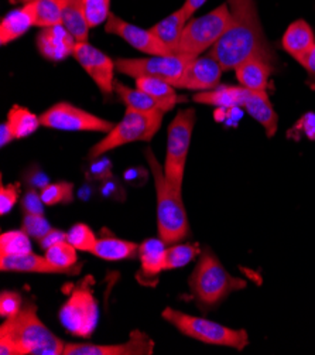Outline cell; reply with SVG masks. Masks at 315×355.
Returning <instances> with one entry per match:
<instances>
[{
	"mask_svg": "<svg viewBox=\"0 0 315 355\" xmlns=\"http://www.w3.org/2000/svg\"><path fill=\"white\" fill-rule=\"evenodd\" d=\"M65 343L40 320L37 306L27 302L21 310L0 327L2 355H60Z\"/></svg>",
	"mask_w": 315,
	"mask_h": 355,
	"instance_id": "2",
	"label": "cell"
},
{
	"mask_svg": "<svg viewBox=\"0 0 315 355\" xmlns=\"http://www.w3.org/2000/svg\"><path fill=\"white\" fill-rule=\"evenodd\" d=\"M249 89L240 87H231V85H219L209 91L197 92L192 99L198 103L204 105H213L218 106L222 110H235L239 106H243L246 101Z\"/></svg>",
	"mask_w": 315,
	"mask_h": 355,
	"instance_id": "20",
	"label": "cell"
},
{
	"mask_svg": "<svg viewBox=\"0 0 315 355\" xmlns=\"http://www.w3.org/2000/svg\"><path fill=\"white\" fill-rule=\"evenodd\" d=\"M42 126L66 132H102L109 133L114 123L87 112L69 102H58L40 115Z\"/></svg>",
	"mask_w": 315,
	"mask_h": 355,
	"instance_id": "11",
	"label": "cell"
},
{
	"mask_svg": "<svg viewBox=\"0 0 315 355\" xmlns=\"http://www.w3.org/2000/svg\"><path fill=\"white\" fill-rule=\"evenodd\" d=\"M229 23L231 10L228 3L191 20L183 31L177 54L198 57L208 49H213L229 27Z\"/></svg>",
	"mask_w": 315,
	"mask_h": 355,
	"instance_id": "8",
	"label": "cell"
},
{
	"mask_svg": "<svg viewBox=\"0 0 315 355\" xmlns=\"http://www.w3.org/2000/svg\"><path fill=\"white\" fill-rule=\"evenodd\" d=\"M242 108L246 110L248 114L264 128L269 137H273L276 135L278 126V116L266 91H249L248 98L244 101Z\"/></svg>",
	"mask_w": 315,
	"mask_h": 355,
	"instance_id": "19",
	"label": "cell"
},
{
	"mask_svg": "<svg viewBox=\"0 0 315 355\" xmlns=\"http://www.w3.org/2000/svg\"><path fill=\"white\" fill-rule=\"evenodd\" d=\"M92 254L103 261H123L132 259L138 255V245L130 241L119 239V238H100L96 242L95 250Z\"/></svg>",
	"mask_w": 315,
	"mask_h": 355,
	"instance_id": "26",
	"label": "cell"
},
{
	"mask_svg": "<svg viewBox=\"0 0 315 355\" xmlns=\"http://www.w3.org/2000/svg\"><path fill=\"white\" fill-rule=\"evenodd\" d=\"M20 196V183L2 186L0 189V214L6 216L13 209Z\"/></svg>",
	"mask_w": 315,
	"mask_h": 355,
	"instance_id": "39",
	"label": "cell"
},
{
	"mask_svg": "<svg viewBox=\"0 0 315 355\" xmlns=\"http://www.w3.org/2000/svg\"><path fill=\"white\" fill-rule=\"evenodd\" d=\"M66 241L71 243L78 251L91 252L95 250L98 238L92 230L85 224H75L66 232Z\"/></svg>",
	"mask_w": 315,
	"mask_h": 355,
	"instance_id": "35",
	"label": "cell"
},
{
	"mask_svg": "<svg viewBox=\"0 0 315 355\" xmlns=\"http://www.w3.org/2000/svg\"><path fill=\"white\" fill-rule=\"evenodd\" d=\"M0 269L3 272H24V273H47V275L65 273L60 268L54 266L46 257L43 258L33 252L26 255H17V257H0Z\"/></svg>",
	"mask_w": 315,
	"mask_h": 355,
	"instance_id": "21",
	"label": "cell"
},
{
	"mask_svg": "<svg viewBox=\"0 0 315 355\" xmlns=\"http://www.w3.org/2000/svg\"><path fill=\"white\" fill-rule=\"evenodd\" d=\"M21 2H24V3H30V2H33V0H21Z\"/></svg>",
	"mask_w": 315,
	"mask_h": 355,
	"instance_id": "47",
	"label": "cell"
},
{
	"mask_svg": "<svg viewBox=\"0 0 315 355\" xmlns=\"http://www.w3.org/2000/svg\"><path fill=\"white\" fill-rule=\"evenodd\" d=\"M195 126V111L192 108L180 111L168 126L167 152L164 174L174 190L181 193L186 162L191 145L192 130Z\"/></svg>",
	"mask_w": 315,
	"mask_h": 355,
	"instance_id": "7",
	"label": "cell"
},
{
	"mask_svg": "<svg viewBox=\"0 0 315 355\" xmlns=\"http://www.w3.org/2000/svg\"><path fill=\"white\" fill-rule=\"evenodd\" d=\"M205 2H206V0H186L184 5L181 6V9L184 10L187 17L190 19Z\"/></svg>",
	"mask_w": 315,
	"mask_h": 355,
	"instance_id": "45",
	"label": "cell"
},
{
	"mask_svg": "<svg viewBox=\"0 0 315 355\" xmlns=\"http://www.w3.org/2000/svg\"><path fill=\"white\" fill-rule=\"evenodd\" d=\"M222 73L224 68L217 58L209 54L205 57L198 55L188 64L179 88L195 92L209 91L218 87Z\"/></svg>",
	"mask_w": 315,
	"mask_h": 355,
	"instance_id": "15",
	"label": "cell"
},
{
	"mask_svg": "<svg viewBox=\"0 0 315 355\" xmlns=\"http://www.w3.org/2000/svg\"><path fill=\"white\" fill-rule=\"evenodd\" d=\"M75 44V39L62 24L43 28L37 35V49L50 61H61L73 55Z\"/></svg>",
	"mask_w": 315,
	"mask_h": 355,
	"instance_id": "16",
	"label": "cell"
},
{
	"mask_svg": "<svg viewBox=\"0 0 315 355\" xmlns=\"http://www.w3.org/2000/svg\"><path fill=\"white\" fill-rule=\"evenodd\" d=\"M154 341L140 330H133L123 344L96 345L89 343L65 344L64 355H152Z\"/></svg>",
	"mask_w": 315,
	"mask_h": 355,
	"instance_id": "13",
	"label": "cell"
},
{
	"mask_svg": "<svg viewBox=\"0 0 315 355\" xmlns=\"http://www.w3.org/2000/svg\"><path fill=\"white\" fill-rule=\"evenodd\" d=\"M115 92L126 103V108L129 110H134L140 112H150V111L160 110L157 101H154L150 95H147L146 92H143L138 88L133 89L115 81Z\"/></svg>",
	"mask_w": 315,
	"mask_h": 355,
	"instance_id": "30",
	"label": "cell"
},
{
	"mask_svg": "<svg viewBox=\"0 0 315 355\" xmlns=\"http://www.w3.org/2000/svg\"><path fill=\"white\" fill-rule=\"evenodd\" d=\"M24 6L34 26L47 28L62 24V0H33Z\"/></svg>",
	"mask_w": 315,
	"mask_h": 355,
	"instance_id": "27",
	"label": "cell"
},
{
	"mask_svg": "<svg viewBox=\"0 0 315 355\" xmlns=\"http://www.w3.org/2000/svg\"><path fill=\"white\" fill-rule=\"evenodd\" d=\"M31 26L33 19L26 6L10 12L0 23V44L6 46L17 40Z\"/></svg>",
	"mask_w": 315,
	"mask_h": 355,
	"instance_id": "28",
	"label": "cell"
},
{
	"mask_svg": "<svg viewBox=\"0 0 315 355\" xmlns=\"http://www.w3.org/2000/svg\"><path fill=\"white\" fill-rule=\"evenodd\" d=\"M165 251L167 243L160 236L146 239L138 245L140 273L145 277L143 282H154L165 270Z\"/></svg>",
	"mask_w": 315,
	"mask_h": 355,
	"instance_id": "17",
	"label": "cell"
},
{
	"mask_svg": "<svg viewBox=\"0 0 315 355\" xmlns=\"http://www.w3.org/2000/svg\"><path fill=\"white\" fill-rule=\"evenodd\" d=\"M105 31L109 34L119 35L120 39L127 42L133 49L142 51L149 55H168V54H176L172 53L167 46H164L156 35L146 28L137 27L116 15L111 13L109 19L105 24Z\"/></svg>",
	"mask_w": 315,
	"mask_h": 355,
	"instance_id": "14",
	"label": "cell"
},
{
	"mask_svg": "<svg viewBox=\"0 0 315 355\" xmlns=\"http://www.w3.org/2000/svg\"><path fill=\"white\" fill-rule=\"evenodd\" d=\"M188 20L190 19L184 13V10L179 9L170 16H167L165 19H163L161 21H159L157 24H154L150 28V31L164 46H167L172 53L177 54V47Z\"/></svg>",
	"mask_w": 315,
	"mask_h": 355,
	"instance_id": "22",
	"label": "cell"
},
{
	"mask_svg": "<svg viewBox=\"0 0 315 355\" xmlns=\"http://www.w3.org/2000/svg\"><path fill=\"white\" fill-rule=\"evenodd\" d=\"M89 179L92 180H105L112 175V162L109 159H99L93 162L88 170Z\"/></svg>",
	"mask_w": 315,
	"mask_h": 355,
	"instance_id": "40",
	"label": "cell"
},
{
	"mask_svg": "<svg viewBox=\"0 0 315 355\" xmlns=\"http://www.w3.org/2000/svg\"><path fill=\"white\" fill-rule=\"evenodd\" d=\"M271 73L273 64L259 57L244 61L235 68L237 81L249 91H266Z\"/></svg>",
	"mask_w": 315,
	"mask_h": 355,
	"instance_id": "18",
	"label": "cell"
},
{
	"mask_svg": "<svg viewBox=\"0 0 315 355\" xmlns=\"http://www.w3.org/2000/svg\"><path fill=\"white\" fill-rule=\"evenodd\" d=\"M44 205L46 204L43 202L42 196L34 190L28 191L21 201V207L26 214H44Z\"/></svg>",
	"mask_w": 315,
	"mask_h": 355,
	"instance_id": "42",
	"label": "cell"
},
{
	"mask_svg": "<svg viewBox=\"0 0 315 355\" xmlns=\"http://www.w3.org/2000/svg\"><path fill=\"white\" fill-rule=\"evenodd\" d=\"M62 241H66V232L61 231V230H57V228H53L46 236H43L39 242H40V246L43 248L44 251H47L48 248H51L53 245L58 243V242H62Z\"/></svg>",
	"mask_w": 315,
	"mask_h": 355,
	"instance_id": "44",
	"label": "cell"
},
{
	"mask_svg": "<svg viewBox=\"0 0 315 355\" xmlns=\"http://www.w3.org/2000/svg\"><path fill=\"white\" fill-rule=\"evenodd\" d=\"M282 44L290 55L298 60L304 53L315 46L314 31L305 20L293 21L283 35Z\"/></svg>",
	"mask_w": 315,
	"mask_h": 355,
	"instance_id": "23",
	"label": "cell"
},
{
	"mask_svg": "<svg viewBox=\"0 0 315 355\" xmlns=\"http://www.w3.org/2000/svg\"><path fill=\"white\" fill-rule=\"evenodd\" d=\"M21 295L12 291H5L0 295V315L2 318H9L16 315L23 307Z\"/></svg>",
	"mask_w": 315,
	"mask_h": 355,
	"instance_id": "38",
	"label": "cell"
},
{
	"mask_svg": "<svg viewBox=\"0 0 315 355\" xmlns=\"http://www.w3.org/2000/svg\"><path fill=\"white\" fill-rule=\"evenodd\" d=\"M157 197V228L159 236L167 243H179L190 234V224L183 204V196L167 182L164 168L156 159L152 149L146 150Z\"/></svg>",
	"mask_w": 315,
	"mask_h": 355,
	"instance_id": "3",
	"label": "cell"
},
{
	"mask_svg": "<svg viewBox=\"0 0 315 355\" xmlns=\"http://www.w3.org/2000/svg\"><path fill=\"white\" fill-rule=\"evenodd\" d=\"M62 26L77 43L88 42L91 27L85 17L82 0H62Z\"/></svg>",
	"mask_w": 315,
	"mask_h": 355,
	"instance_id": "25",
	"label": "cell"
},
{
	"mask_svg": "<svg viewBox=\"0 0 315 355\" xmlns=\"http://www.w3.org/2000/svg\"><path fill=\"white\" fill-rule=\"evenodd\" d=\"M195 57L184 54L150 55L149 58H119L115 61L120 74L132 78L154 77L161 78L179 88L191 60Z\"/></svg>",
	"mask_w": 315,
	"mask_h": 355,
	"instance_id": "10",
	"label": "cell"
},
{
	"mask_svg": "<svg viewBox=\"0 0 315 355\" xmlns=\"http://www.w3.org/2000/svg\"><path fill=\"white\" fill-rule=\"evenodd\" d=\"M8 125L15 139H24L36 132L42 126L40 116L33 114L20 105H13L8 114Z\"/></svg>",
	"mask_w": 315,
	"mask_h": 355,
	"instance_id": "29",
	"label": "cell"
},
{
	"mask_svg": "<svg viewBox=\"0 0 315 355\" xmlns=\"http://www.w3.org/2000/svg\"><path fill=\"white\" fill-rule=\"evenodd\" d=\"M163 116L164 112L160 110L140 112L127 108L123 119L89 150L88 160H96L107 152L127 144H133V141L152 140L163 123Z\"/></svg>",
	"mask_w": 315,
	"mask_h": 355,
	"instance_id": "5",
	"label": "cell"
},
{
	"mask_svg": "<svg viewBox=\"0 0 315 355\" xmlns=\"http://www.w3.org/2000/svg\"><path fill=\"white\" fill-rule=\"evenodd\" d=\"M136 85L138 89H142L154 101H157L160 110L164 114L170 112L180 102V96L176 94V89H174L176 87L161 78L140 77L136 78Z\"/></svg>",
	"mask_w": 315,
	"mask_h": 355,
	"instance_id": "24",
	"label": "cell"
},
{
	"mask_svg": "<svg viewBox=\"0 0 315 355\" xmlns=\"http://www.w3.org/2000/svg\"><path fill=\"white\" fill-rule=\"evenodd\" d=\"M289 135H304L305 137H308L309 140H314L315 139V114L309 112V114H305L294 126L293 132L290 130Z\"/></svg>",
	"mask_w": 315,
	"mask_h": 355,
	"instance_id": "41",
	"label": "cell"
},
{
	"mask_svg": "<svg viewBox=\"0 0 315 355\" xmlns=\"http://www.w3.org/2000/svg\"><path fill=\"white\" fill-rule=\"evenodd\" d=\"M21 230L30 236L40 241L43 236H46L53 228L50 223L44 218V214H26L23 220Z\"/></svg>",
	"mask_w": 315,
	"mask_h": 355,
	"instance_id": "37",
	"label": "cell"
},
{
	"mask_svg": "<svg viewBox=\"0 0 315 355\" xmlns=\"http://www.w3.org/2000/svg\"><path fill=\"white\" fill-rule=\"evenodd\" d=\"M82 6L89 27H98L108 21L111 15V0H82Z\"/></svg>",
	"mask_w": 315,
	"mask_h": 355,
	"instance_id": "36",
	"label": "cell"
},
{
	"mask_svg": "<svg viewBox=\"0 0 315 355\" xmlns=\"http://www.w3.org/2000/svg\"><path fill=\"white\" fill-rule=\"evenodd\" d=\"M308 73L309 81H312V88L315 87V46L309 49L307 53H304L298 60H297Z\"/></svg>",
	"mask_w": 315,
	"mask_h": 355,
	"instance_id": "43",
	"label": "cell"
},
{
	"mask_svg": "<svg viewBox=\"0 0 315 355\" xmlns=\"http://www.w3.org/2000/svg\"><path fill=\"white\" fill-rule=\"evenodd\" d=\"M161 315L165 322L172 324L180 333L205 344L231 347L237 351H242L249 344L246 330H233L215 322H209L205 318L174 310L171 307H165Z\"/></svg>",
	"mask_w": 315,
	"mask_h": 355,
	"instance_id": "6",
	"label": "cell"
},
{
	"mask_svg": "<svg viewBox=\"0 0 315 355\" xmlns=\"http://www.w3.org/2000/svg\"><path fill=\"white\" fill-rule=\"evenodd\" d=\"M188 285L197 303L205 309H211L224 302L231 293L246 288V282L232 276L213 251L205 250L201 252Z\"/></svg>",
	"mask_w": 315,
	"mask_h": 355,
	"instance_id": "4",
	"label": "cell"
},
{
	"mask_svg": "<svg viewBox=\"0 0 315 355\" xmlns=\"http://www.w3.org/2000/svg\"><path fill=\"white\" fill-rule=\"evenodd\" d=\"M15 139L8 122L6 123H2V126H0V146L5 148L6 145H9L10 141Z\"/></svg>",
	"mask_w": 315,
	"mask_h": 355,
	"instance_id": "46",
	"label": "cell"
},
{
	"mask_svg": "<svg viewBox=\"0 0 315 355\" xmlns=\"http://www.w3.org/2000/svg\"><path fill=\"white\" fill-rule=\"evenodd\" d=\"M91 277H85L74 288L60 310L61 324L73 336L88 338L98 326L99 309L92 292Z\"/></svg>",
	"mask_w": 315,
	"mask_h": 355,
	"instance_id": "9",
	"label": "cell"
},
{
	"mask_svg": "<svg viewBox=\"0 0 315 355\" xmlns=\"http://www.w3.org/2000/svg\"><path fill=\"white\" fill-rule=\"evenodd\" d=\"M199 254L198 243H172L165 251V270L184 268Z\"/></svg>",
	"mask_w": 315,
	"mask_h": 355,
	"instance_id": "32",
	"label": "cell"
},
{
	"mask_svg": "<svg viewBox=\"0 0 315 355\" xmlns=\"http://www.w3.org/2000/svg\"><path fill=\"white\" fill-rule=\"evenodd\" d=\"M77 251V248H74L68 241H62L48 248L46 251V258L66 275H73L75 273V265L78 262Z\"/></svg>",
	"mask_w": 315,
	"mask_h": 355,
	"instance_id": "31",
	"label": "cell"
},
{
	"mask_svg": "<svg viewBox=\"0 0 315 355\" xmlns=\"http://www.w3.org/2000/svg\"><path fill=\"white\" fill-rule=\"evenodd\" d=\"M73 57L81 64L85 73L93 80L103 95L115 92V69L116 64L100 50L91 46L88 42L77 43Z\"/></svg>",
	"mask_w": 315,
	"mask_h": 355,
	"instance_id": "12",
	"label": "cell"
},
{
	"mask_svg": "<svg viewBox=\"0 0 315 355\" xmlns=\"http://www.w3.org/2000/svg\"><path fill=\"white\" fill-rule=\"evenodd\" d=\"M40 196L46 205L69 204L74 201V184L69 182L51 183L42 189Z\"/></svg>",
	"mask_w": 315,
	"mask_h": 355,
	"instance_id": "34",
	"label": "cell"
},
{
	"mask_svg": "<svg viewBox=\"0 0 315 355\" xmlns=\"http://www.w3.org/2000/svg\"><path fill=\"white\" fill-rule=\"evenodd\" d=\"M33 252L30 236L23 231H9L0 236V257H17Z\"/></svg>",
	"mask_w": 315,
	"mask_h": 355,
	"instance_id": "33",
	"label": "cell"
},
{
	"mask_svg": "<svg viewBox=\"0 0 315 355\" xmlns=\"http://www.w3.org/2000/svg\"><path fill=\"white\" fill-rule=\"evenodd\" d=\"M231 23L209 55L218 60L224 71L235 69L251 58L274 62V54L267 42L255 0H228Z\"/></svg>",
	"mask_w": 315,
	"mask_h": 355,
	"instance_id": "1",
	"label": "cell"
}]
</instances>
